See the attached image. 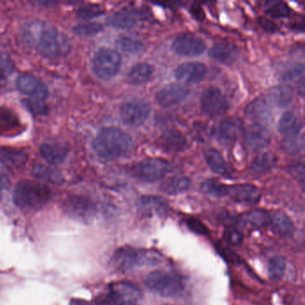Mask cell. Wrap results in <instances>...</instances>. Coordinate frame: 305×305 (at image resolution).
Segmentation results:
<instances>
[{
    "label": "cell",
    "instance_id": "cell-1",
    "mask_svg": "<svg viewBox=\"0 0 305 305\" xmlns=\"http://www.w3.org/2000/svg\"><path fill=\"white\" fill-rule=\"evenodd\" d=\"M25 36L29 43L45 57H65L70 51L68 38L49 24L37 22L29 25Z\"/></svg>",
    "mask_w": 305,
    "mask_h": 305
},
{
    "label": "cell",
    "instance_id": "cell-2",
    "mask_svg": "<svg viewBox=\"0 0 305 305\" xmlns=\"http://www.w3.org/2000/svg\"><path fill=\"white\" fill-rule=\"evenodd\" d=\"M133 140L126 132L117 127L103 128L93 140V149L104 159H118L130 153Z\"/></svg>",
    "mask_w": 305,
    "mask_h": 305
},
{
    "label": "cell",
    "instance_id": "cell-3",
    "mask_svg": "<svg viewBox=\"0 0 305 305\" xmlns=\"http://www.w3.org/2000/svg\"><path fill=\"white\" fill-rule=\"evenodd\" d=\"M112 265L121 272L138 267H154L162 262L161 254L152 250L125 246L118 249L112 258Z\"/></svg>",
    "mask_w": 305,
    "mask_h": 305
},
{
    "label": "cell",
    "instance_id": "cell-4",
    "mask_svg": "<svg viewBox=\"0 0 305 305\" xmlns=\"http://www.w3.org/2000/svg\"><path fill=\"white\" fill-rule=\"evenodd\" d=\"M13 199L22 210H40L51 199V191L44 183L23 180L15 188Z\"/></svg>",
    "mask_w": 305,
    "mask_h": 305
},
{
    "label": "cell",
    "instance_id": "cell-5",
    "mask_svg": "<svg viewBox=\"0 0 305 305\" xmlns=\"http://www.w3.org/2000/svg\"><path fill=\"white\" fill-rule=\"evenodd\" d=\"M145 285L151 292L164 297H175L183 292V282L179 277L161 270H154L148 274Z\"/></svg>",
    "mask_w": 305,
    "mask_h": 305
},
{
    "label": "cell",
    "instance_id": "cell-6",
    "mask_svg": "<svg viewBox=\"0 0 305 305\" xmlns=\"http://www.w3.org/2000/svg\"><path fill=\"white\" fill-rule=\"evenodd\" d=\"M121 65L122 57L114 49L101 48L94 55L92 60L94 73L103 80H109L116 76Z\"/></svg>",
    "mask_w": 305,
    "mask_h": 305
},
{
    "label": "cell",
    "instance_id": "cell-7",
    "mask_svg": "<svg viewBox=\"0 0 305 305\" xmlns=\"http://www.w3.org/2000/svg\"><path fill=\"white\" fill-rule=\"evenodd\" d=\"M170 169V163L166 159L148 158L134 165L132 167V173L141 181L154 183L162 179Z\"/></svg>",
    "mask_w": 305,
    "mask_h": 305
},
{
    "label": "cell",
    "instance_id": "cell-8",
    "mask_svg": "<svg viewBox=\"0 0 305 305\" xmlns=\"http://www.w3.org/2000/svg\"><path fill=\"white\" fill-rule=\"evenodd\" d=\"M151 113V105L142 98H132L123 103L120 115L126 126H139L143 125Z\"/></svg>",
    "mask_w": 305,
    "mask_h": 305
},
{
    "label": "cell",
    "instance_id": "cell-9",
    "mask_svg": "<svg viewBox=\"0 0 305 305\" xmlns=\"http://www.w3.org/2000/svg\"><path fill=\"white\" fill-rule=\"evenodd\" d=\"M64 212L78 222L87 224L95 214V208L90 199L81 196H71L63 204Z\"/></svg>",
    "mask_w": 305,
    "mask_h": 305
},
{
    "label": "cell",
    "instance_id": "cell-10",
    "mask_svg": "<svg viewBox=\"0 0 305 305\" xmlns=\"http://www.w3.org/2000/svg\"><path fill=\"white\" fill-rule=\"evenodd\" d=\"M200 106L204 114L212 118L225 114L229 109L228 99L216 87H211L204 91L200 98Z\"/></svg>",
    "mask_w": 305,
    "mask_h": 305
},
{
    "label": "cell",
    "instance_id": "cell-11",
    "mask_svg": "<svg viewBox=\"0 0 305 305\" xmlns=\"http://www.w3.org/2000/svg\"><path fill=\"white\" fill-rule=\"evenodd\" d=\"M172 49L180 56L194 57L204 53L206 49V44L199 37L184 33L175 38L172 44Z\"/></svg>",
    "mask_w": 305,
    "mask_h": 305
},
{
    "label": "cell",
    "instance_id": "cell-12",
    "mask_svg": "<svg viewBox=\"0 0 305 305\" xmlns=\"http://www.w3.org/2000/svg\"><path fill=\"white\" fill-rule=\"evenodd\" d=\"M17 89L25 95L31 97L30 99L45 101L48 97V89L45 84L32 74L25 73L18 77L17 81Z\"/></svg>",
    "mask_w": 305,
    "mask_h": 305
},
{
    "label": "cell",
    "instance_id": "cell-13",
    "mask_svg": "<svg viewBox=\"0 0 305 305\" xmlns=\"http://www.w3.org/2000/svg\"><path fill=\"white\" fill-rule=\"evenodd\" d=\"M189 94L190 90L187 87L179 83H171L158 91L156 95V100L159 106L171 108L183 102L187 98Z\"/></svg>",
    "mask_w": 305,
    "mask_h": 305
},
{
    "label": "cell",
    "instance_id": "cell-14",
    "mask_svg": "<svg viewBox=\"0 0 305 305\" xmlns=\"http://www.w3.org/2000/svg\"><path fill=\"white\" fill-rule=\"evenodd\" d=\"M207 73V67L200 62H185L175 70V77L186 83H197L202 81Z\"/></svg>",
    "mask_w": 305,
    "mask_h": 305
},
{
    "label": "cell",
    "instance_id": "cell-15",
    "mask_svg": "<svg viewBox=\"0 0 305 305\" xmlns=\"http://www.w3.org/2000/svg\"><path fill=\"white\" fill-rule=\"evenodd\" d=\"M228 195L238 204L252 205L260 200L261 193L260 189L253 184L241 183L228 186Z\"/></svg>",
    "mask_w": 305,
    "mask_h": 305
},
{
    "label": "cell",
    "instance_id": "cell-16",
    "mask_svg": "<svg viewBox=\"0 0 305 305\" xmlns=\"http://www.w3.org/2000/svg\"><path fill=\"white\" fill-rule=\"evenodd\" d=\"M245 142L252 151H260L266 149L270 143V135L266 127L260 124H255L249 127Z\"/></svg>",
    "mask_w": 305,
    "mask_h": 305
},
{
    "label": "cell",
    "instance_id": "cell-17",
    "mask_svg": "<svg viewBox=\"0 0 305 305\" xmlns=\"http://www.w3.org/2000/svg\"><path fill=\"white\" fill-rule=\"evenodd\" d=\"M209 56L224 65H232L239 57V49L232 43L220 42L212 46L209 50Z\"/></svg>",
    "mask_w": 305,
    "mask_h": 305
},
{
    "label": "cell",
    "instance_id": "cell-18",
    "mask_svg": "<svg viewBox=\"0 0 305 305\" xmlns=\"http://www.w3.org/2000/svg\"><path fill=\"white\" fill-rule=\"evenodd\" d=\"M243 129L242 122L236 118H225L217 129V137L223 144L231 143L240 135Z\"/></svg>",
    "mask_w": 305,
    "mask_h": 305
},
{
    "label": "cell",
    "instance_id": "cell-19",
    "mask_svg": "<svg viewBox=\"0 0 305 305\" xmlns=\"http://www.w3.org/2000/svg\"><path fill=\"white\" fill-rule=\"evenodd\" d=\"M139 212L146 216H162L167 212L166 199L159 196H142L137 200Z\"/></svg>",
    "mask_w": 305,
    "mask_h": 305
},
{
    "label": "cell",
    "instance_id": "cell-20",
    "mask_svg": "<svg viewBox=\"0 0 305 305\" xmlns=\"http://www.w3.org/2000/svg\"><path fill=\"white\" fill-rule=\"evenodd\" d=\"M159 143L166 151L179 152L183 151L187 146V140L180 131L169 129L161 135Z\"/></svg>",
    "mask_w": 305,
    "mask_h": 305
},
{
    "label": "cell",
    "instance_id": "cell-21",
    "mask_svg": "<svg viewBox=\"0 0 305 305\" xmlns=\"http://www.w3.org/2000/svg\"><path fill=\"white\" fill-rule=\"evenodd\" d=\"M191 186V180L183 175H175L165 180L160 184V191L167 195H178L188 191Z\"/></svg>",
    "mask_w": 305,
    "mask_h": 305
},
{
    "label": "cell",
    "instance_id": "cell-22",
    "mask_svg": "<svg viewBox=\"0 0 305 305\" xmlns=\"http://www.w3.org/2000/svg\"><path fill=\"white\" fill-rule=\"evenodd\" d=\"M269 224L276 232L284 237L293 235L294 226L288 216L282 212H274L269 214Z\"/></svg>",
    "mask_w": 305,
    "mask_h": 305
},
{
    "label": "cell",
    "instance_id": "cell-23",
    "mask_svg": "<svg viewBox=\"0 0 305 305\" xmlns=\"http://www.w3.org/2000/svg\"><path fill=\"white\" fill-rule=\"evenodd\" d=\"M154 68L148 63H138L132 66L127 73V80L131 84L142 85L151 80Z\"/></svg>",
    "mask_w": 305,
    "mask_h": 305
},
{
    "label": "cell",
    "instance_id": "cell-24",
    "mask_svg": "<svg viewBox=\"0 0 305 305\" xmlns=\"http://www.w3.org/2000/svg\"><path fill=\"white\" fill-rule=\"evenodd\" d=\"M245 113L248 118L260 125L268 122L270 118L269 106L264 98H256L251 102L246 108Z\"/></svg>",
    "mask_w": 305,
    "mask_h": 305
},
{
    "label": "cell",
    "instance_id": "cell-25",
    "mask_svg": "<svg viewBox=\"0 0 305 305\" xmlns=\"http://www.w3.org/2000/svg\"><path fill=\"white\" fill-rule=\"evenodd\" d=\"M204 159L209 167L216 174L220 175H230V167L220 151L215 149H209L204 153Z\"/></svg>",
    "mask_w": 305,
    "mask_h": 305
},
{
    "label": "cell",
    "instance_id": "cell-26",
    "mask_svg": "<svg viewBox=\"0 0 305 305\" xmlns=\"http://www.w3.org/2000/svg\"><path fill=\"white\" fill-rule=\"evenodd\" d=\"M277 156L271 151H265L257 156L251 165V170L256 175H264L272 170L277 164Z\"/></svg>",
    "mask_w": 305,
    "mask_h": 305
},
{
    "label": "cell",
    "instance_id": "cell-27",
    "mask_svg": "<svg viewBox=\"0 0 305 305\" xmlns=\"http://www.w3.org/2000/svg\"><path fill=\"white\" fill-rule=\"evenodd\" d=\"M28 159V155L25 151L13 148H0V163L10 167L24 166Z\"/></svg>",
    "mask_w": 305,
    "mask_h": 305
},
{
    "label": "cell",
    "instance_id": "cell-28",
    "mask_svg": "<svg viewBox=\"0 0 305 305\" xmlns=\"http://www.w3.org/2000/svg\"><path fill=\"white\" fill-rule=\"evenodd\" d=\"M137 23L138 20L135 13L126 10L114 13L107 19L108 25L118 29L133 28Z\"/></svg>",
    "mask_w": 305,
    "mask_h": 305
},
{
    "label": "cell",
    "instance_id": "cell-29",
    "mask_svg": "<svg viewBox=\"0 0 305 305\" xmlns=\"http://www.w3.org/2000/svg\"><path fill=\"white\" fill-rule=\"evenodd\" d=\"M113 291L122 301H137L142 298V293L138 286L130 282H119L111 285Z\"/></svg>",
    "mask_w": 305,
    "mask_h": 305
},
{
    "label": "cell",
    "instance_id": "cell-30",
    "mask_svg": "<svg viewBox=\"0 0 305 305\" xmlns=\"http://www.w3.org/2000/svg\"><path fill=\"white\" fill-rule=\"evenodd\" d=\"M41 154L48 162L57 165L65 159L67 149L57 143H44L41 148Z\"/></svg>",
    "mask_w": 305,
    "mask_h": 305
},
{
    "label": "cell",
    "instance_id": "cell-31",
    "mask_svg": "<svg viewBox=\"0 0 305 305\" xmlns=\"http://www.w3.org/2000/svg\"><path fill=\"white\" fill-rule=\"evenodd\" d=\"M293 97V90L290 86H276L269 90L270 100L275 106L279 109L288 106L292 102Z\"/></svg>",
    "mask_w": 305,
    "mask_h": 305
},
{
    "label": "cell",
    "instance_id": "cell-32",
    "mask_svg": "<svg viewBox=\"0 0 305 305\" xmlns=\"http://www.w3.org/2000/svg\"><path fill=\"white\" fill-rule=\"evenodd\" d=\"M21 130L20 123L17 116L9 110L0 109V134H17Z\"/></svg>",
    "mask_w": 305,
    "mask_h": 305
},
{
    "label": "cell",
    "instance_id": "cell-33",
    "mask_svg": "<svg viewBox=\"0 0 305 305\" xmlns=\"http://www.w3.org/2000/svg\"><path fill=\"white\" fill-rule=\"evenodd\" d=\"M278 130L281 135L289 136L294 135L301 131V126H299L296 116L291 111H286L281 116L278 122Z\"/></svg>",
    "mask_w": 305,
    "mask_h": 305
},
{
    "label": "cell",
    "instance_id": "cell-34",
    "mask_svg": "<svg viewBox=\"0 0 305 305\" xmlns=\"http://www.w3.org/2000/svg\"><path fill=\"white\" fill-rule=\"evenodd\" d=\"M34 176L49 183H58L63 181L61 174L58 171L42 165H37L33 170Z\"/></svg>",
    "mask_w": 305,
    "mask_h": 305
},
{
    "label": "cell",
    "instance_id": "cell-35",
    "mask_svg": "<svg viewBox=\"0 0 305 305\" xmlns=\"http://www.w3.org/2000/svg\"><path fill=\"white\" fill-rule=\"evenodd\" d=\"M201 190L212 197H224L228 195V185L216 179L205 180L201 183Z\"/></svg>",
    "mask_w": 305,
    "mask_h": 305
},
{
    "label": "cell",
    "instance_id": "cell-36",
    "mask_svg": "<svg viewBox=\"0 0 305 305\" xmlns=\"http://www.w3.org/2000/svg\"><path fill=\"white\" fill-rule=\"evenodd\" d=\"M118 48L126 53L135 54L140 52L143 49V42L134 37L122 35L117 40Z\"/></svg>",
    "mask_w": 305,
    "mask_h": 305
},
{
    "label": "cell",
    "instance_id": "cell-37",
    "mask_svg": "<svg viewBox=\"0 0 305 305\" xmlns=\"http://www.w3.org/2000/svg\"><path fill=\"white\" fill-rule=\"evenodd\" d=\"M285 270V260L282 256H274L269 260L268 272L271 280L281 279Z\"/></svg>",
    "mask_w": 305,
    "mask_h": 305
},
{
    "label": "cell",
    "instance_id": "cell-38",
    "mask_svg": "<svg viewBox=\"0 0 305 305\" xmlns=\"http://www.w3.org/2000/svg\"><path fill=\"white\" fill-rule=\"evenodd\" d=\"M265 11L267 15L273 18H284L289 17L291 14V9L285 2L282 1H272L266 5Z\"/></svg>",
    "mask_w": 305,
    "mask_h": 305
},
{
    "label": "cell",
    "instance_id": "cell-39",
    "mask_svg": "<svg viewBox=\"0 0 305 305\" xmlns=\"http://www.w3.org/2000/svg\"><path fill=\"white\" fill-rule=\"evenodd\" d=\"M244 219L245 222L253 227H263L269 223V213L261 210H255L245 214Z\"/></svg>",
    "mask_w": 305,
    "mask_h": 305
},
{
    "label": "cell",
    "instance_id": "cell-40",
    "mask_svg": "<svg viewBox=\"0 0 305 305\" xmlns=\"http://www.w3.org/2000/svg\"><path fill=\"white\" fill-rule=\"evenodd\" d=\"M285 148L291 153H297L303 148V135L301 131L294 135L286 136L284 141Z\"/></svg>",
    "mask_w": 305,
    "mask_h": 305
},
{
    "label": "cell",
    "instance_id": "cell-41",
    "mask_svg": "<svg viewBox=\"0 0 305 305\" xmlns=\"http://www.w3.org/2000/svg\"><path fill=\"white\" fill-rule=\"evenodd\" d=\"M15 65L10 57L0 51V80H4L12 74Z\"/></svg>",
    "mask_w": 305,
    "mask_h": 305
},
{
    "label": "cell",
    "instance_id": "cell-42",
    "mask_svg": "<svg viewBox=\"0 0 305 305\" xmlns=\"http://www.w3.org/2000/svg\"><path fill=\"white\" fill-rule=\"evenodd\" d=\"M225 241L231 246H239L243 243L244 236L236 228H228L224 234Z\"/></svg>",
    "mask_w": 305,
    "mask_h": 305
},
{
    "label": "cell",
    "instance_id": "cell-43",
    "mask_svg": "<svg viewBox=\"0 0 305 305\" xmlns=\"http://www.w3.org/2000/svg\"><path fill=\"white\" fill-rule=\"evenodd\" d=\"M102 30V26L98 24H89V25H79L74 28V32L79 35L90 36L99 33Z\"/></svg>",
    "mask_w": 305,
    "mask_h": 305
},
{
    "label": "cell",
    "instance_id": "cell-44",
    "mask_svg": "<svg viewBox=\"0 0 305 305\" xmlns=\"http://www.w3.org/2000/svg\"><path fill=\"white\" fill-rule=\"evenodd\" d=\"M78 17L83 19H90L103 14L101 9L98 6H86L78 10Z\"/></svg>",
    "mask_w": 305,
    "mask_h": 305
},
{
    "label": "cell",
    "instance_id": "cell-45",
    "mask_svg": "<svg viewBox=\"0 0 305 305\" xmlns=\"http://www.w3.org/2000/svg\"><path fill=\"white\" fill-rule=\"evenodd\" d=\"M187 227L191 231L195 233L197 235L205 236L208 234V229L205 225L202 224L199 220L195 219H190L187 221Z\"/></svg>",
    "mask_w": 305,
    "mask_h": 305
},
{
    "label": "cell",
    "instance_id": "cell-46",
    "mask_svg": "<svg viewBox=\"0 0 305 305\" xmlns=\"http://www.w3.org/2000/svg\"><path fill=\"white\" fill-rule=\"evenodd\" d=\"M26 106L28 107L29 110H32L33 113L35 114H45L47 107L45 103L43 101H39V100H33V99H28L25 103Z\"/></svg>",
    "mask_w": 305,
    "mask_h": 305
},
{
    "label": "cell",
    "instance_id": "cell-47",
    "mask_svg": "<svg viewBox=\"0 0 305 305\" xmlns=\"http://www.w3.org/2000/svg\"><path fill=\"white\" fill-rule=\"evenodd\" d=\"M303 65H300L293 68L285 71V73H283V80H293L294 78L299 77L301 74L303 73Z\"/></svg>",
    "mask_w": 305,
    "mask_h": 305
},
{
    "label": "cell",
    "instance_id": "cell-48",
    "mask_svg": "<svg viewBox=\"0 0 305 305\" xmlns=\"http://www.w3.org/2000/svg\"><path fill=\"white\" fill-rule=\"evenodd\" d=\"M11 185V182L9 176L6 174H0V194L5 191L9 190Z\"/></svg>",
    "mask_w": 305,
    "mask_h": 305
},
{
    "label": "cell",
    "instance_id": "cell-49",
    "mask_svg": "<svg viewBox=\"0 0 305 305\" xmlns=\"http://www.w3.org/2000/svg\"><path fill=\"white\" fill-rule=\"evenodd\" d=\"M191 14L197 20L202 21L204 19V13L199 6L191 7Z\"/></svg>",
    "mask_w": 305,
    "mask_h": 305
},
{
    "label": "cell",
    "instance_id": "cell-50",
    "mask_svg": "<svg viewBox=\"0 0 305 305\" xmlns=\"http://www.w3.org/2000/svg\"><path fill=\"white\" fill-rule=\"evenodd\" d=\"M261 25L264 27L266 30H268L269 32H274L276 31V26L273 24V23H269L270 21L267 20V19H262L261 21Z\"/></svg>",
    "mask_w": 305,
    "mask_h": 305
},
{
    "label": "cell",
    "instance_id": "cell-51",
    "mask_svg": "<svg viewBox=\"0 0 305 305\" xmlns=\"http://www.w3.org/2000/svg\"><path fill=\"white\" fill-rule=\"evenodd\" d=\"M70 305H90L88 301L81 299H72L70 301Z\"/></svg>",
    "mask_w": 305,
    "mask_h": 305
},
{
    "label": "cell",
    "instance_id": "cell-52",
    "mask_svg": "<svg viewBox=\"0 0 305 305\" xmlns=\"http://www.w3.org/2000/svg\"><path fill=\"white\" fill-rule=\"evenodd\" d=\"M119 305H138L137 301H123L119 303Z\"/></svg>",
    "mask_w": 305,
    "mask_h": 305
},
{
    "label": "cell",
    "instance_id": "cell-53",
    "mask_svg": "<svg viewBox=\"0 0 305 305\" xmlns=\"http://www.w3.org/2000/svg\"><path fill=\"white\" fill-rule=\"evenodd\" d=\"M161 305H170V304H167V303H166V304H161Z\"/></svg>",
    "mask_w": 305,
    "mask_h": 305
}]
</instances>
